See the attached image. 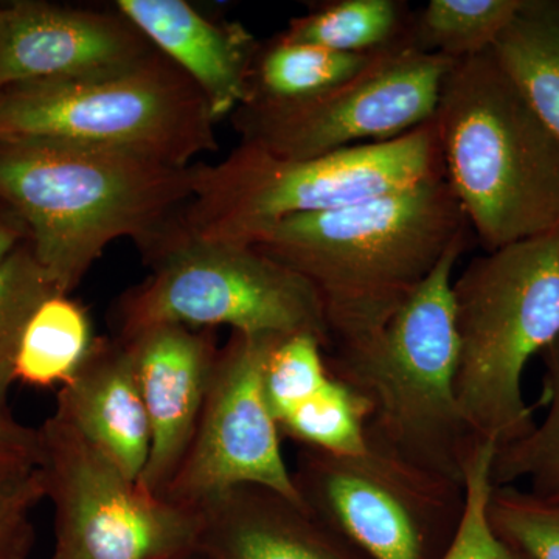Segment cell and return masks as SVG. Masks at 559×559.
Listing matches in <instances>:
<instances>
[{
  "label": "cell",
  "instance_id": "cell-8",
  "mask_svg": "<svg viewBox=\"0 0 559 559\" xmlns=\"http://www.w3.org/2000/svg\"><path fill=\"white\" fill-rule=\"evenodd\" d=\"M202 92L159 50L130 68L0 91V138H46L145 154L189 167L216 151Z\"/></svg>",
  "mask_w": 559,
  "mask_h": 559
},
{
  "label": "cell",
  "instance_id": "cell-18",
  "mask_svg": "<svg viewBox=\"0 0 559 559\" xmlns=\"http://www.w3.org/2000/svg\"><path fill=\"white\" fill-rule=\"evenodd\" d=\"M491 51L559 138V0H522Z\"/></svg>",
  "mask_w": 559,
  "mask_h": 559
},
{
  "label": "cell",
  "instance_id": "cell-23",
  "mask_svg": "<svg viewBox=\"0 0 559 559\" xmlns=\"http://www.w3.org/2000/svg\"><path fill=\"white\" fill-rule=\"evenodd\" d=\"M522 0H430L412 22V46L452 61L495 46Z\"/></svg>",
  "mask_w": 559,
  "mask_h": 559
},
{
  "label": "cell",
  "instance_id": "cell-30",
  "mask_svg": "<svg viewBox=\"0 0 559 559\" xmlns=\"http://www.w3.org/2000/svg\"><path fill=\"white\" fill-rule=\"evenodd\" d=\"M14 378V364L0 366V471L40 468L43 441L39 429L28 428L14 418L9 393Z\"/></svg>",
  "mask_w": 559,
  "mask_h": 559
},
{
  "label": "cell",
  "instance_id": "cell-9",
  "mask_svg": "<svg viewBox=\"0 0 559 559\" xmlns=\"http://www.w3.org/2000/svg\"><path fill=\"white\" fill-rule=\"evenodd\" d=\"M290 474L301 503L367 559H441L465 516V485L369 447H300Z\"/></svg>",
  "mask_w": 559,
  "mask_h": 559
},
{
  "label": "cell",
  "instance_id": "cell-16",
  "mask_svg": "<svg viewBox=\"0 0 559 559\" xmlns=\"http://www.w3.org/2000/svg\"><path fill=\"white\" fill-rule=\"evenodd\" d=\"M114 9L197 84L213 119L248 102L259 43L240 24L209 20L183 0H119Z\"/></svg>",
  "mask_w": 559,
  "mask_h": 559
},
{
  "label": "cell",
  "instance_id": "cell-15",
  "mask_svg": "<svg viewBox=\"0 0 559 559\" xmlns=\"http://www.w3.org/2000/svg\"><path fill=\"white\" fill-rule=\"evenodd\" d=\"M197 549L209 559H359L304 503L241 485L204 503Z\"/></svg>",
  "mask_w": 559,
  "mask_h": 559
},
{
  "label": "cell",
  "instance_id": "cell-6",
  "mask_svg": "<svg viewBox=\"0 0 559 559\" xmlns=\"http://www.w3.org/2000/svg\"><path fill=\"white\" fill-rule=\"evenodd\" d=\"M463 417L496 447L535 426L522 377L559 336V231L485 252L452 280Z\"/></svg>",
  "mask_w": 559,
  "mask_h": 559
},
{
  "label": "cell",
  "instance_id": "cell-13",
  "mask_svg": "<svg viewBox=\"0 0 559 559\" xmlns=\"http://www.w3.org/2000/svg\"><path fill=\"white\" fill-rule=\"evenodd\" d=\"M157 49L114 9H72L36 0L0 5V91L32 81L105 75Z\"/></svg>",
  "mask_w": 559,
  "mask_h": 559
},
{
  "label": "cell",
  "instance_id": "cell-12",
  "mask_svg": "<svg viewBox=\"0 0 559 559\" xmlns=\"http://www.w3.org/2000/svg\"><path fill=\"white\" fill-rule=\"evenodd\" d=\"M278 334L231 331L219 348L197 432L164 498L183 509L241 485H260L301 503L264 395V366Z\"/></svg>",
  "mask_w": 559,
  "mask_h": 559
},
{
  "label": "cell",
  "instance_id": "cell-31",
  "mask_svg": "<svg viewBox=\"0 0 559 559\" xmlns=\"http://www.w3.org/2000/svg\"><path fill=\"white\" fill-rule=\"evenodd\" d=\"M28 242V229L16 210L0 198V264Z\"/></svg>",
  "mask_w": 559,
  "mask_h": 559
},
{
  "label": "cell",
  "instance_id": "cell-10",
  "mask_svg": "<svg viewBox=\"0 0 559 559\" xmlns=\"http://www.w3.org/2000/svg\"><path fill=\"white\" fill-rule=\"evenodd\" d=\"M39 433L51 559H171L197 549L200 511L145 491L57 414Z\"/></svg>",
  "mask_w": 559,
  "mask_h": 559
},
{
  "label": "cell",
  "instance_id": "cell-1",
  "mask_svg": "<svg viewBox=\"0 0 559 559\" xmlns=\"http://www.w3.org/2000/svg\"><path fill=\"white\" fill-rule=\"evenodd\" d=\"M194 164H167L87 143L0 138V198L28 229V246L69 296L110 242L148 249L193 194Z\"/></svg>",
  "mask_w": 559,
  "mask_h": 559
},
{
  "label": "cell",
  "instance_id": "cell-7",
  "mask_svg": "<svg viewBox=\"0 0 559 559\" xmlns=\"http://www.w3.org/2000/svg\"><path fill=\"white\" fill-rule=\"evenodd\" d=\"M151 275L121 296L116 337L175 323L246 334H311L329 348L322 301L310 283L245 242L205 241L173 226L143 250Z\"/></svg>",
  "mask_w": 559,
  "mask_h": 559
},
{
  "label": "cell",
  "instance_id": "cell-21",
  "mask_svg": "<svg viewBox=\"0 0 559 559\" xmlns=\"http://www.w3.org/2000/svg\"><path fill=\"white\" fill-rule=\"evenodd\" d=\"M90 316L64 294L33 312L14 356V378L35 388L64 385L94 345Z\"/></svg>",
  "mask_w": 559,
  "mask_h": 559
},
{
  "label": "cell",
  "instance_id": "cell-3",
  "mask_svg": "<svg viewBox=\"0 0 559 559\" xmlns=\"http://www.w3.org/2000/svg\"><path fill=\"white\" fill-rule=\"evenodd\" d=\"M468 241L466 234L452 242L382 329L325 349L331 377L366 403L367 447L459 485L466 484L484 441L463 417L455 393L452 272Z\"/></svg>",
  "mask_w": 559,
  "mask_h": 559
},
{
  "label": "cell",
  "instance_id": "cell-17",
  "mask_svg": "<svg viewBox=\"0 0 559 559\" xmlns=\"http://www.w3.org/2000/svg\"><path fill=\"white\" fill-rule=\"evenodd\" d=\"M55 414L128 479L139 481L150 457L151 429L123 341L95 340L80 369L61 385Z\"/></svg>",
  "mask_w": 559,
  "mask_h": 559
},
{
  "label": "cell",
  "instance_id": "cell-22",
  "mask_svg": "<svg viewBox=\"0 0 559 559\" xmlns=\"http://www.w3.org/2000/svg\"><path fill=\"white\" fill-rule=\"evenodd\" d=\"M539 356L546 415L524 437L496 450L489 474L498 487L525 480L533 495L559 500V336Z\"/></svg>",
  "mask_w": 559,
  "mask_h": 559
},
{
  "label": "cell",
  "instance_id": "cell-11",
  "mask_svg": "<svg viewBox=\"0 0 559 559\" xmlns=\"http://www.w3.org/2000/svg\"><path fill=\"white\" fill-rule=\"evenodd\" d=\"M455 62L404 44L329 94L283 105L245 103L231 121L240 143L283 159L388 142L433 120Z\"/></svg>",
  "mask_w": 559,
  "mask_h": 559
},
{
  "label": "cell",
  "instance_id": "cell-20",
  "mask_svg": "<svg viewBox=\"0 0 559 559\" xmlns=\"http://www.w3.org/2000/svg\"><path fill=\"white\" fill-rule=\"evenodd\" d=\"M414 14L401 0H330L294 17L280 36L342 53H381L412 44Z\"/></svg>",
  "mask_w": 559,
  "mask_h": 559
},
{
  "label": "cell",
  "instance_id": "cell-32",
  "mask_svg": "<svg viewBox=\"0 0 559 559\" xmlns=\"http://www.w3.org/2000/svg\"><path fill=\"white\" fill-rule=\"evenodd\" d=\"M171 559H209V558L205 557L204 554H201L200 550L193 549L190 551H186V554L179 555V557H175Z\"/></svg>",
  "mask_w": 559,
  "mask_h": 559
},
{
  "label": "cell",
  "instance_id": "cell-2",
  "mask_svg": "<svg viewBox=\"0 0 559 559\" xmlns=\"http://www.w3.org/2000/svg\"><path fill=\"white\" fill-rule=\"evenodd\" d=\"M466 234L468 221L441 178L280 221L252 246L316 289L330 348L382 329Z\"/></svg>",
  "mask_w": 559,
  "mask_h": 559
},
{
  "label": "cell",
  "instance_id": "cell-29",
  "mask_svg": "<svg viewBox=\"0 0 559 559\" xmlns=\"http://www.w3.org/2000/svg\"><path fill=\"white\" fill-rule=\"evenodd\" d=\"M46 499L40 468L0 471V559H27L36 540L33 513Z\"/></svg>",
  "mask_w": 559,
  "mask_h": 559
},
{
  "label": "cell",
  "instance_id": "cell-28",
  "mask_svg": "<svg viewBox=\"0 0 559 559\" xmlns=\"http://www.w3.org/2000/svg\"><path fill=\"white\" fill-rule=\"evenodd\" d=\"M498 450L491 441H481L466 471V510L457 535L441 559H527L503 543L487 520L488 492L491 489V462Z\"/></svg>",
  "mask_w": 559,
  "mask_h": 559
},
{
  "label": "cell",
  "instance_id": "cell-4",
  "mask_svg": "<svg viewBox=\"0 0 559 559\" xmlns=\"http://www.w3.org/2000/svg\"><path fill=\"white\" fill-rule=\"evenodd\" d=\"M433 121L444 178L485 252L559 231V138L491 49L455 62Z\"/></svg>",
  "mask_w": 559,
  "mask_h": 559
},
{
  "label": "cell",
  "instance_id": "cell-5",
  "mask_svg": "<svg viewBox=\"0 0 559 559\" xmlns=\"http://www.w3.org/2000/svg\"><path fill=\"white\" fill-rule=\"evenodd\" d=\"M441 178L444 164L433 120L388 142L310 159H283L240 143L218 164H194L193 194L173 226L198 240L253 245L280 221Z\"/></svg>",
  "mask_w": 559,
  "mask_h": 559
},
{
  "label": "cell",
  "instance_id": "cell-19",
  "mask_svg": "<svg viewBox=\"0 0 559 559\" xmlns=\"http://www.w3.org/2000/svg\"><path fill=\"white\" fill-rule=\"evenodd\" d=\"M382 53L385 51L342 53L312 44L293 43L277 35L259 44L250 69L246 103L283 105L312 100L358 76Z\"/></svg>",
  "mask_w": 559,
  "mask_h": 559
},
{
  "label": "cell",
  "instance_id": "cell-14",
  "mask_svg": "<svg viewBox=\"0 0 559 559\" xmlns=\"http://www.w3.org/2000/svg\"><path fill=\"white\" fill-rule=\"evenodd\" d=\"M120 341L130 348L151 429L150 457L138 484L162 498L193 441L219 347L213 330L175 323Z\"/></svg>",
  "mask_w": 559,
  "mask_h": 559
},
{
  "label": "cell",
  "instance_id": "cell-24",
  "mask_svg": "<svg viewBox=\"0 0 559 559\" xmlns=\"http://www.w3.org/2000/svg\"><path fill=\"white\" fill-rule=\"evenodd\" d=\"M367 406L333 377L322 389L278 421L280 433L300 447L358 454L367 450Z\"/></svg>",
  "mask_w": 559,
  "mask_h": 559
},
{
  "label": "cell",
  "instance_id": "cell-25",
  "mask_svg": "<svg viewBox=\"0 0 559 559\" xmlns=\"http://www.w3.org/2000/svg\"><path fill=\"white\" fill-rule=\"evenodd\" d=\"M487 520L496 535L527 559H559V500L514 485H492Z\"/></svg>",
  "mask_w": 559,
  "mask_h": 559
},
{
  "label": "cell",
  "instance_id": "cell-27",
  "mask_svg": "<svg viewBox=\"0 0 559 559\" xmlns=\"http://www.w3.org/2000/svg\"><path fill=\"white\" fill-rule=\"evenodd\" d=\"M55 294L60 290L39 266L28 242L0 264V366L14 364L33 312Z\"/></svg>",
  "mask_w": 559,
  "mask_h": 559
},
{
  "label": "cell",
  "instance_id": "cell-26",
  "mask_svg": "<svg viewBox=\"0 0 559 559\" xmlns=\"http://www.w3.org/2000/svg\"><path fill=\"white\" fill-rule=\"evenodd\" d=\"M331 374L326 369L325 347L311 334L278 337L264 366V395L277 419L311 400Z\"/></svg>",
  "mask_w": 559,
  "mask_h": 559
}]
</instances>
